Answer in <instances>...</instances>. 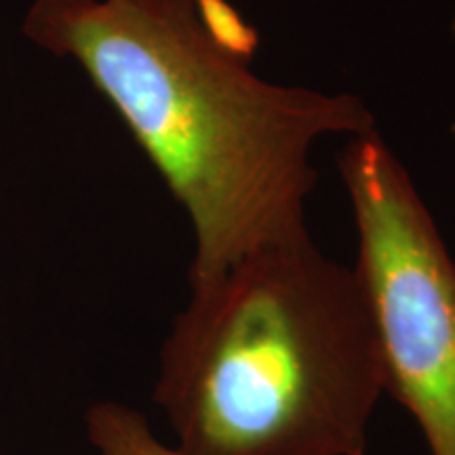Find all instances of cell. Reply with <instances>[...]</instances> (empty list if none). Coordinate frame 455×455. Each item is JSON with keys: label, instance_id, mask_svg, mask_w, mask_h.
I'll list each match as a JSON object with an SVG mask.
<instances>
[{"label": "cell", "instance_id": "1", "mask_svg": "<svg viewBox=\"0 0 455 455\" xmlns=\"http://www.w3.org/2000/svg\"><path fill=\"white\" fill-rule=\"evenodd\" d=\"M24 32L83 68L184 207L190 287L308 235L316 141L378 129L358 95L258 76V34L226 0H36Z\"/></svg>", "mask_w": 455, "mask_h": 455}, {"label": "cell", "instance_id": "2", "mask_svg": "<svg viewBox=\"0 0 455 455\" xmlns=\"http://www.w3.org/2000/svg\"><path fill=\"white\" fill-rule=\"evenodd\" d=\"M382 395L365 289L310 232L190 287L155 386L190 455H365Z\"/></svg>", "mask_w": 455, "mask_h": 455}, {"label": "cell", "instance_id": "3", "mask_svg": "<svg viewBox=\"0 0 455 455\" xmlns=\"http://www.w3.org/2000/svg\"><path fill=\"white\" fill-rule=\"evenodd\" d=\"M356 226L384 390L411 413L430 455H455V259L428 204L378 129L338 156Z\"/></svg>", "mask_w": 455, "mask_h": 455}, {"label": "cell", "instance_id": "4", "mask_svg": "<svg viewBox=\"0 0 455 455\" xmlns=\"http://www.w3.org/2000/svg\"><path fill=\"white\" fill-rule=\"evenodd\" d=\"M84 426L89 443L100 455H190L158 441L146 415L124 403H95L89 407Z\"/></svg>", "mask_w": 455, "mask_h": 455}]
</instances>
